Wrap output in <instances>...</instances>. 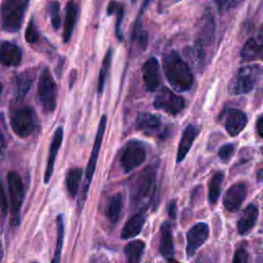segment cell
Segmentation results:
<instances>
[{"label":"cell","instance_id":"f6af8a7d","mask_svg":"<svg viewBox=\"0 0 263 263\" xmlns=\"http://www.w3.org/2000/svg\"><path fill=\"white\" fill-rule=\"evenodd\" d=\"M167 263H180V262H178V261L175 260V259L170 258V259H167Z\"/></svg>","mask_w":263,"mask_h":263},{"label":"cell","instance_id":"e575fe53","mask_svg":"<svg viewBox=\"0 0 263 263\" xmlns=\"http://www.w3.org/2000/svg\"><path fill=\"white\" fill-rule=\"evenodd\" d=\"M234 145L231 143L224 144L218 150V156L223 162H228L234 153Z\"/></svg>","mask_w":263,"mask_h":263},{"label":"cell","instance_id":"30bf717a","mask_svg":"<svg viewBox=\"0 0 263 263\" xmlns=\"http://www.w3.org/2000/svg\"><path fill=\"white\" fill-rule=\"evenodd\" d=\"M146 159V149L142 142L138 140L128 141L120 155V165L124 173H130L141 165Z\"/></svg>","mask_w":263,"mask_h":263},{"label":"cell","instance_id":"8fae6325","mask_svg":"<svg viewBox=\"0 0 263 263\" xmlns=\"http://www.w3.org/2000/svg\"><path fill=\"white\" fill-rule=\"evenodd\" d=\"M153 105L158 110L171 115H176L184 109L185 100L183 97L173 92L170 88L162 87L155 96Z\"/></svg>","mask_w":263,"mask_h":263},{"label":"cell","instance_id":"8992f818","mask_svg":"<svg viewBox=\"0 0 263 263\" xmlns=\"http://www.w3.org/2000/svg\"><path fill=\"white\" fill-rule=\"evenodd\" d=\"M6 179L9 195L10 224L12 226H17L20 224L21 210L25 199V187L22 177L15 171H9Z\"/></svg>","mask_w":263,"mask_h":263},{"label":"cell","instance_id":"8d00e7d4","mask_svg":"<svg viewBox=\"0 0 263 263\" xmlns=\"http://www.w3.org/2000/svg\"><path fill=\"white\" fill-rule=\"evenodd\" d=\"M0 211H1V214L3 217H5L7 215L8 202H7V198H6V194H5L1 176H0Z\"/></svg>","mask_w":263,"mask_h":263},{"label":"cell","instance_id":"7bdbcfd3","mask_svg":"<svg viewBox=\"0 0 263 263\" xmlns=\"http://www.w3.org/2000/svg\"><path fill=\"white\" fill-rule=\"evenodd\" d=\"M58 64H59V66L57 67V70H55V72H57V75H58V77L60 78V77H61V75H62V71H63V67H64V64H65V58H61V59H60V61L58 62Z\"/></svg>","mask_w":263,"mask_h":263},{"label":"cell","instance_id":"7dc6e473","mask_svg":"<svg viewBox=\"0 0 263 263\" xmlns=\"http://www.w3.org/2000/svg\"><path fill=\"white\" fill-rule=\"evenodd\" d=\"M2 88H3V86H2V83L0 82V98H1V93H2Z\"/></svg>","mask_w":263,"mask_h":263},{"label":"cell","instance_id":"60d3db41","mask_svg":"<svg viewBox=\"0 0 263 263\" xmlns=\"http://www.w3.org/2000/svg\"><path fill=\"white\" fill-rule=\"evenodd\" d=\"M256 132L257 135L263 139V114L260 115L256 121Z\"/></svg>","mask_w":263,"mask_h":263},{"label":"cell","instance_id":"4fadbf2b","mask_svg":"<svg viewBox=\"0 0 263 263\" xmlns=\"http://www.w3.org/2000/svg\"><path fill=\"white\" fill-rule=\"evenodd\" d=\"M142 75L145 86L149 91H154L159 87L161 81L160 67L156 58L151 57L145 62L142 68Z\"/></svg>","mask_w":263,"mask_h":263},{"label":"cell","instance_id":"9a60e30c","mask_svg":"<svg viewBox=\"0 0 263 263\" xmlns=\"http://www.w3.org/2000/svg\"><path fill=\"white\" fill-rule=\"evenodd\" d=\"M247 196V186L245 183L232 185L223 197V205L229 212H236L240 209Z\"/></svg>","mask_w":263,"mask_h":263},{"label":"cell","instance_id":"ffe728a7","mask_svg":"<svg viewBox=\"0 0 263 263\" xmlns=\"http://www.w3.org/2000/svg\"><path fill=\"white\" fill-rule=\"evenodd\" d=\"M258 215H259V211L255 204L250 203L249 205H247L243 209L242 214L237 221L236 227H237L238 233L241 235L248 234L255 226L256 221L258 219Z\"/></svg>","mask_w":263,"mask_h":263},{"label":"cell","instance_id":"6da1fadb","mask_svg":"<svg viewBox=\"0 0 263 263\" xmlns=\"http://www.w3.org/2000/svg\"><path fill=\"white\" fill-rule=\"evenodd\" d=\"M157 165L149 164L132 179L129 200L133 210H143L153 200L156 192Z\"/></svg>","mask_w":263,"mask_h":263},{"label":"cell","instance_id":"ee69618b","mask_svg":"<svg viewBox=\"0 0 263 263\" xmlns=\"http://www.w3.org/2000/svg\"><path fill=\"white\" fill-rule=\"evenodd\" d=\"M257 180H258L259 182H262V181H263V168H261V170L258 171V173H257Z\"/></svg>","mask_w":263,"mask_h":263},{"label":"cell","instance_id":"1f68e13d","mask_svg":"<svg viewBox=\"0 0 263 263\" xmlns=\"http://www.w3.org/2000/svg\"><path fill=\"white\" fill-rule=\"evenodd\" d=\"M224 179V174L222 172H217L214 174L212 179L209 183V202L211 204H215L220 197L221 194V188H222V182Z\"/></svg>","mask_w":263,"mask_h":263},{"label":"cell","instance_id":"2e32d148","mask_svg":"<svg viewBox=\"0 0 263 263\" xmlns=\"http://www.w3.org/2000/svg\"><path fill=\"white\" fill-rule=\"evenodd\" d=\"M248 123V116L239 109H229L225 116V129L231 137L238 136Z\"/></svg>","mask_w":263,"mask_h":263},{"label":"cell","instance_id":"9c48e42d","mask_svg":"<svg viewBox=\"0 0 263 263\" xmlns=\"http://www.w3.org/2000/svg\"><path fill=\"white\" fill-rule=\"evenodd\" d=\"M37 98L45 113H52L55 110L58 86L48 68H44L40 74L37 85Z\"/></svg>","mask_w":263,"mask_h":263},{"label":"cell","instance_id":"d6986e66","mask_svg":"<svg viewBox=\"0 0 263 263\" xmlns=\"http://www.w3.org/2000/svg\"><path fill=\"white\" fill-rule=\"evenodd\" d=\"M198 133H199V127L194 124H188L185 127V129L183 130V134H182L180 143H179L178 151H177V162L178 163L183 161V159L186 157V155L188 154Z\"/></svg>","mask_w":263,"mask_h":263},{"label":"cell","instance_id":"b9f144b4","mask_svg":"<svg viewBox=\"0 0 263 263\" xmlns=\"http://www.w3.org/2000/svg\"><path fill=\"white\" fill-rule=\"evenodd\" d=\"M70 79H69V89H72V87L74 86V83L76 81V78H77V71L76 69H73L70 73Z\"/></svg>","mask_w":263,"mask_h":263},{"label":"cell","instance_id":"f35d334b","mask_svg":"<svg viewBox=\"0 0 263 263\" xmlns=\"http://www.w3.org/2000/svg\"><path fill=\"white\" fill-rule=\"evenodd\" d=\"M180 0H159L158 1V10L160 12L164 11L165 9H167L168 7H171L172 5H174L175 3L179 2Z\"/></svg>","mask_w":263,"mask_h":263},{"label":"cell","instance_id":"f546056e","mask_svg":"<svg viewBox=\"0 0 263 263\" xmlns=\"http://www.w3.org/2000/svg\"><path fill=\"white\" fill-rule=\"evenodd\" d=\"M112 57H113V50L112 48H109L103 59L102 65H101V70L99 72L98 76V83H97V92L99 96H101L104 91L105 83L107 80V77L109 75V70L111 68V63H112Z\"/></svg>","mask_w":263,"mask_h":263},{"label":"cell","instance_id":"cb8c5ba5","mask_svg":"<svg viewBox=\"0 0 263 263\" xmlns=\"http://www.w3.org/2000/svg\"><path fill=\"white\" fill-rule=\"evenodd\" d=\"M159 252L164 258H172L175 253L173 240V226L170 221H165L160 226Z\"/></svg>","mask_w":263,"mask_h":263},{"label":"cell","instance_id":"ba28073f","mask_svg":"<svg viewBox=\"0 0 263 263\" xmlns=\"http://www.w3.org/2000/svg\"><path fill=\"white\" fill-rule=\"evenodd\" d=\"M9 124L12 132L22 139L30 137L37 125V115L31 106H22L10 113Z\"/></svg>","mask_w":263,"mask_h":263},{"label":"cell","instance_id":"ac0fdd59","mask_svg":"<svg viewBox=\"0 0 263 263\" xmlns=\"http://www.w3.org/2000/svg\"><path fill=\"white\" fill-rule=\"evenodd\" d=\"M161 127L160 117L150 112H142L136 120V128L144 135L150 137L159 132Z\"/></svg>","mask_w":263,"mask_h":263},{"label":"cell","instance_id":"d6a6232c","mask_svg":"<svg viewBox=\"0 0 263 263\" xmlns=\"http://www.w3.org/2000/svg\"><path fill=\"white\" fill-rule=\"evenodd\" d=\"M61 5L59 1H51L47 4V12L50 17L51 26L54 30H59L61 27Z\"/></svg>","mask_w":263,"mask_h":263},{"label":"cell","instance_id":"74e56055","mask_svg":"<svg viewBox=\"0 0 263 263\" xmlns=\"http://www.w3.org/2000/svg\"><path fill=\"white\" fill-rule=\"evenodd\" d=\"M232 263H249V254L245 248H239L235 251Z\"/></svg>","mask_w":263,"mask_h":263},{"label":"cell","instance_id":"277c9868","mask_svg":"<svg viewBox=\"0 0 263 263\" xmlns=\"http://www.w3.org/2000/svg\"><path fill=\"white\" fill-rule=\"evenodd\" d=\"M263 79V66L258 64L241 67L229 82L228 90L233 96L250 92Z\"/></svg>","mask_w":263,"mask_h":263},{"label":"cell","instance_id":"7402d4cb","mask_svg":"<svg viewBox=\"0 0 263 263\" xmlns=\"http://www.w3.org/2000/svg\"><path fill=\"white\" fill-rule=\"evenodd\" d=\"M146 221V214L144 212H139L132 216L124 224L120 237L121 239H129L139 235Z\"/></svg>","mask_w":263,"mask_h":263},{"label":"cell","instance_id":"bcb514c9","mask_svg":"<svg viewBox=\"0 0 263 263\" xmlns=\"http://www.w3.org/2000/svg\"><path fill=\"white\" fill-rule=\"evenodd\" d=\"M261 60H263V38H262V45H261Z\"/></svg>","mask_w":263,"mask_h":263},{"label":"cell","instance_id":"e0dca14e","mask_svg":"<svg viewBox=\"0 0 263 263\" xmlns=\"http://www.w3.org/2000/svg\"><path fill=\"white\" fill-rule=\"evenodd\" d=\"M23 52L21 48L10 41L0 43V64L6 67H16L21 64Z\"/></svg>","mask_w":263,"mask_h":263},{"label":"cell","instance_id":"603a6c76","mask_svg":"<svg viewBox=\"0 0 263 263\" xmlns=\"http://www.w3.org/2000/svg\"><path fill=\"white\" fill-rule=\"evenodd\" d=\"M35 79V73L33 70H27L17 74L14 78V98L17 101H22L30 90L32 83Z\"/></svg>","mask_w":263,"mask_h":263},{"label":"cell","instance_id":"4dcf8cb0","mask_svg":"<svg viewBox=\"0 0 263 263\" xmlns=\"http://www.w3.org/2000/svg\"><path fill=\"white\" fill-rule=\"evenodd\" d=\"M144 250H145V243L140 239H136L128 242L124 247V254H125L127 263H141Z\"/></svg>","mask_w":263,"mask_h":263},{"label":"cell","instance_id":"4316f807","mask_svg":"<svg viewBox=\"0 0 263 263\" xmlns=\"http://www.w3.org/2000/svg\"><path fill=\"white\" fill-rule=\"evenodd\" d=\"M123 208V196L121 193L114 194L106 208V217L110 223L116 224L120 218Z\"/></svg>","mask_w":263,"mask_h":263},{"label":"cell","instance_id":"52a82bcc","mask_svg":"<svg viewBox=\"0 0 263 263\" xmlns=\"http://www.w3.org/2000/svg\"><path fill=\"white\" fill-rule=\"evenodd\" d=\"M215 20L211 11H206L200 20L194 43V53L199 64L205 63L206 50L215 39Z\"/></svg>","mask_w":263,"mask_h":263},{"label":"cell","instance_id":"ab89813d","mask_svg":"<svg viewBox=\"0 0 263 263\" xmlns=\"http://www.w3.org/2000/svg\"><path fill=\"white\" fill-rule=\"evenodd\" d=\"M167 213H168V217L172 220H175L177 218V204L175 200H172L167 204Z\"/></svg>","mask_w":263,"mask_h":263},{"label":"cell","instance_id":"3957f363","mask_svg":"<svg viewBox=\"0 0 263 263\" xmlns=\"http://www.w3.org/2000/svg\"><path fill=\"white\" fill-rule=\"evenodd\" d=\"M30 0H3L0 5V24L3 31L16 33L23 26Z\"/></svg>","mask_w":263,"mask_h":263},{"label":"cell","instance_id":"44dd1931","mask_svg":"<svg viewBox=\"0 0 263 263\" xmlns=\"http://www.w3.org/2000/svg\"><path fill=\"white\" fill-rule=\"evenodd\" d=\"M79 14V6L74 1H69L65 8V22H64V32H63V41L65 43L69 42L77 18Z\"/></svg>","mask_w":263,"mask_h":263},{"label":"cell","instance_id":"484cf974","mask_svg":"<svg viewBox=\"0 0 263 263\" xmlns=\"http://www.w3.org/2000/svg\"><path fill=\"white\" fill-rule=\"evenodd\" d=\"M261 41L262 38H250L246 41L240 51V57L243 62L261 60Z\"/></svg>","mask_w":263,"mask_h":263},{"label":"cell","instance_id":"7c38bea8","mask_svg":"<svg viewBox=\"0 0 263 263\" xmlns=\"http://www.w3.org/2000/svg\"><path fill=\"white\" fill-rule=\"evenodd\" d=\"M209 237V226L203 222L196 223L187 232V256L191 258Z\"/></svg>","mask_w":263,"mask_h":263},{"label":"cell","instance_id":"83f0119b","mask_svg":"<svg viewBox=\"0 0 263 263\" xmlns=\"http://www.w3.org/2000/svg\"><path fill=\"white\" fill-rule=\"evenodd\" d=\"M107 14L108 15H112V14L116 15L115 34H116L117 39L119 41H122L123 34H122V30H121V24H122V20H123V16H124V6H123V4L119 3L115 0H111L108 4V7H107Z\"/></svg>","mask_w":263,"mask_h":263},{"label":"cell","instance_id":"5bb4252c","mask_svg":"<svg viewBox=\"0 0 263 263\" xmlns=\"http://www.w3.org/2000/svg\"><path fill=\"white\" fill-rule=\"evenodd\" d=\"M63 138H64V129L62 126H59V127H57V129L53 133V136H52V139H51V142L49 145L47 162H46V167H45V172H44V183L45 184H47L52 177L55 158H57L60 148L62 146Z\"/></svg>","mask_w":263,"mask_h":263},{"label":"cell","instance_id":"7a4b0ae2","mask_svg":"<svg viewBox=\"0 0 263 263\" xmlns=\"http://www.w3.org/2000/svg\"><path fill=\"white\" fill-rule=\"evenodd\" d=\"M162 68L168 83L174 89L186 91L191 88L194 81L192 71L177 51L171 50L163 55Z\"/></svg>","mask_w":263,"mask_h":263},{"label":"cell","instance_id":"836d02e7","mask_svg":"<svg viewBox=\"0 0 263 263\" xmlns=\"http://www.w3.org/2000/svg\"><path fill=\"white\" fill-rule=\"evenodd\" d=\"M25 40L30 45L37 44L40 40V33L38 31V28L35 23V18L32 16L29 24L27 25L26 32H25Z\"/></svg>","mask_w":263,"mask_h":263},{"label":"cell","instance_id":"d4e9b609","mask_svg":"<svg viewBox=\"0 0 263 263\" xmlns=\"http://www.w3.org/2000/svg\"><path fill=\"white\" fill-rule=\"evenodd\" d=\"M82 178V168L81 167H71L66 173L65 177V186L68 194L75 198L78 194L80 183Z\"/></svg>","mask_w":263,"mask_h":263},{"label":"cell","instance_id":"5b68a950","mask_svg":"<svg viewBox=\"0 0 263 263\" xmlns=\"http://www.w3.org/2000/svg\"><path fill=\"white\" fill-rule=\"evenodd\" d=\"M106 125H107V116L103 115L100 119L99 122V126H98V130H97V135H96V139L93 142V146L90 152V156L85 168V174H84V183L82 185V191L80 193V197L78 199V208L81 209L87 198V193H88V189L89 186L91 184L92 178H93V174L96 171V166H97V161H98V157H99V153L101 150V146H102V142H103V138H104V134H105V129H106Z\"/></svg>","mask_w":263,"mask_h":263},{"label":"cell","instance_id":"f1b7e54d","mask_svg":"<svg viewBox=\"0 0 263 263\" xmlns=\"http://www.w3.org/2000/svg\"><path fill=\"white\" fill-rule=\"evenodd\" d=\"M64 237H65L64 215L60 214L57 217V241H55V248L53 252V257L51 259V263H61L62 250L64 246Z\"/></svg>","mask_w":263,"mask_h":263},{"label":"cell","instance_id":"d590c367","mask_svg":"<svg viewBox=\"0 0 263 263\" xmlns=\"http://www.w3.org/2000/svg\"><path fill=\"white\" fill-rule=\"evenodd\" d=\"M7 147V138H6V124L3 114H0V155L4 152Z\"/></svg>","mask_w":263,"mask_h":263}]
</instances>
